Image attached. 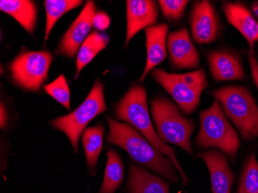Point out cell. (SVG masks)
<instances>
[{"label": "cell", "mask_w": 258, "mask_h": 193, "mask_svg": "<svg viewBox=\"0 0 258 193\" xmlns=\"http://www.w3.org/2000/svg\"><path fill=\"white\" fill-rule=\"evenodd\" d=\"M162 14L168 20H177L183 15L187 4V0H160L159 1Z\"/></svg>", "instance_id": "obj_25"}, {"label": "cell", "mask_w": 258, "mask_h": 193, "mask_svg": "<svg viewBox=\"0 0 258 193\" xmlns=\"http://www.w3.org/2000/svg\"><path fill=\"white\" fill-rule=\"evenodd\" d=\"M212 94L243 139L258 137V106L247 88L225 86L213 91Z\"/></svg>", "instance_id": "obj_3"}, {"label": "cell", "mask_w": 258, "mask_h": 193, "mask_svg": "<svg viewBox=\"0 0 258 193\" xmlns=\"http://www.w3.org/2000/svg\"><path fill=\"white\" fill-rule=\"evenodd\" d=\"M249 65L251 71L252 78L258 90V62L253 51H250L248 55Z\"/></svg>", "instance_id": "obj_27"}, {"label": "cell", "mask_w": 258, "mask_h": 193, "mask_svg": "<svg viewBox=\"0 0 258 193\" xmlns=\"http://www.w3.org/2000/svg\"><path fill=\"white\" fill-rule=\"evenodd\" d=\"M104 133V128L101 125L88 127L83 132L82 144L85 149L87 164L92 175L95 174L97 164L102 149Z\"/></svg>", "instance_id": "obj_20"}, {"label": "cell", "mask_w": 258, "mask_h": 193, "mask_svg": "<svg viewBox=\"0 0 258 193\" xmlns=\"http://www.w3.org/2000/svg\"><path fill=\"white\" fill-rule=\"evenodd\" d=\"M127 6V31L125 46L143 29L156 24L158 18L156 3L152 0H128Z\"/></svg>", "instance_id": "obj_12"}, {"label": "cell", "mask_w": 258, "mask_h": 193, "mask_svg": "<svg viewBox=\"0 0 258 193\" xmlns=\"http://www.w3.org/2000/svg\"><path fill=\"white\" fill-rule=\"evenodd\" d=\"M109 125L108 143L115 145L141 165L150 168L172 182H179L175 165L169 157L156 148L133 126L107 117Z\"/></svg>", "instance_id": "obj_1"}, {"label": "cell", "mask_w": 258, "mask_h": 193, "mask_svg": "<svg viewBox=\"0 0 258 193\" xmlns=\"http://www.w3.org/2000/svg\"><path fill=\"white\" fill-rule=\"evenodd\" d=\"M0 10L14 17L26 31L32 34L37 23V6L29 0H1Z\"/></svg>", "instance_id": "obj_18"}, {"label": "cell", "mask_w": 258, "mask_h": 193, "mask_svg": "<svg viewBox=\"0 0 258 193\" xmlns=\"http://www.w3.org/2000/svg\"><path fill=\"white\" fill-rule=\"evenodd\" d=\"M208 61L213 78L217 81H238L244 78V71L238 56L224 50L210 52Z\"/></svg>", "instance_id": "obj_15"}, {"label": "cell", "mask_w": 258, "mask_h": 193, "mask_svg": "<svg viewBox=\"0 0 258 193\" xmlns=\"http://www.w3.org/2000/svg\"><path fill=\"white\" fill-rule=\"evenodd\" d=\"M128 190L130 193H169V184L135 164L129 171Z\"/></svg>", "instance_id": "obj_17"}, {"label": "cell", "mask_w": 258, "mask_h": 193, "mask_svg": "<svg viewBox=\"0 0 258 193\" xmlns=\"http://www.w3.org/2000/svg\"><path fill=\"white\" fill-rule=\"evenodd\" d=\"M167 46L172 65L178 69H195L200 65V56L185 28L169 33Z\"/></svg>", "instance_id": "obj_11"}, {"label": "cell", "mask_w": 258, "mask_h": 193, "mask_svg": "<svg viewBox=\"0 0 258 193\" xmlns=\"http://www.w3.org/2000/svg\"><path fill=\"white\" fill-rule=\"evenodd\" d=\"M111 19L104 12H98L93 19V27L100 31H104L109 27Z\"/></svg>", "instance_id": "obj_26"}, {"label": "cell", "mask_w": 258, "mask_h": 193, "mask_svg": "<svg viewBox=\"0 0 258 193\" xmlns=\"http://www.w3.org/2000/svg\"><path fill=\"white\" fill-rule=\"evenodd\" d=\"M190 24L192 37L197 43H210L217 40L220 23L217 12L209 1L203 0L195 4Z\"/></svg>", "instance_id": "obj_10"}, {"label": "cell", "mask_w": 258, "mask_h": 193, "mask_svg": "<svg viewBox=\"0 0 258 193\" xmlns=\"http://www.w3.org/2000/svg\"><path fill=\"white\" fill-rule=\"evenodd\" d=\"M53 55L49 51H23L10 65L12 81L22 89L40 91L47 80Z\"/></svg>", "instance_id": "obj_8"}, {"label": "cell", "mask_w": 258, "mask_h": 193, "mask_svg": "<svg viewBox=\"0 0 258 193\" xmlns=\"http://www.w3.org/2000/svg\"><path fill=\"white\" fill-rule=\"evenodd\" d=\"M114 114L116 118L133 126L159 152L169 157L179 172L184 185L188 183L189 178L181 167L173 149L161 140L153 127L148 108L147 94L144 87L139 85L132 87L116 106Z\"/></svg>", "instance_id": "obj_2"}, {"label": "cell", "mask_w": 258, "mask_h": 193, "mask_svg": "<svg viewBox=\"0 0 258 193\" xmlns=\"http://www.w3.org/2000/svg\"><path fill=\"white\" fill-rule=\"evenodd\" d=\"M169 26L162 23L157 26H152L145 29L146 36V49L147 59L146 68L141 76L139 81L143 82L148 74L153 68L160 65L167 56L166 38H167Z\"/></svg>", "instance_id": "obj_14"}, {"label": "cell", "mask_w": 258, "mask_h": 193, "mask_svg": "<svg viewBox=\"0 0 258 193\" xmlns=\"http://www.w3.org/2000/svg\"><path fill=\"white\" fill-rule=\"evenodd\" d=\"M240 193H243V184L241 183V182H240Z\"/></svg>", "instance_id": "obj_30"}, {"label": "cell", "mask_w": 258, "mask_h": 193, "mask_svg": "<svg viewBox=\"0 0 258 193\" xmlns=\"http://www.w3.org/2000/svg\"><path fill=\"white\" fill-rule=\"evenodd\" d=\"M0 126L1 128H4L7 126V119H8V114H7L6 107H4V103L1 102V108H0Z\"/></svg>", "instance_id": "obj_28"}, {"label": "cell", "mask_w": 258, "mask_h": 193, "mask_svg": "<svg viewBox=\"0 0 258 193\" xmlns=\"http://www.w3.org/2000/svg\"><path fill=\"white\" fill-rule=\"evenodd\" d=\"M151 110L161 140L179 146L192 155L190 139L195 126L192 120L184 117L173 103L162 97L152 101Z\"/></svg>", "instance_id": "obj_5"}, {"label": "cell", "mask_w": 258, "mask_h": 193, "mask_svg": "<svg viewBox=\"0 0 258 193\" xmlns=\"http://www.w3.org/2000/svg\"><path fill=\"white\" fill-rule=\"evenodd\" d=\"M196 145L200 147L217 148L234 160L240 149V142L235 129L226 117L218 101L201 112V130Z\"/></svg>", "instance_id": "obj_4"}, {"label": "cell", "mask_w": 258, "mask_h": 193, "mask_svg": "<svg viewBox=\"0 0 258 193\" xmlns=\"http://www.w3.org/2000/svg\"><path fill=\"white\" fill-rule=\"evenodd\" d=\"M201 156L210 172L213 193H230L234 174L226 155L220 151L210 150L203 152Z\"/></svg>", "instance_id": "obj_13"}, {"label": "cell", "mask_w": 258, "mask_h": 193, "mask_svg": "<svg viewBox=\"0 0 258 193\" xmlns=\"http://www.w3.org/2000/svg\"><path fill=\"white\" fill-rule=\"evenodd\" d=\"M43 89L65 108L71 109V93L64 75H60L54 81L45 85Z\"/></svg>", "instance_id": "obj_23"}, {"label": "cell", "mask_w": 258, "mask_h": 193, "mask_svg": "<svg viewBox=\"0 0 258 193\" xmlns=\"http://www.w3.org/2000/svg\"><path fill=\"white\" fill-rule=\"evenodd\" d=\"M109 43V37L106 33L92 32L81 45L77 56L76 78L81 71L92 61L94 58L107 47Z\"/></svg>", "instance_id": "obj_19"}, {"label": "cell", "mask_w": 258, "mask_h": 193, "mask_svg": "<svg viewBox=\"0 0 258 193\" xmlns=\"http://www.w3.org/2000/svg\"><path fill=\"white\" fill-rule=\"evenodd\" d=\"M106 110L104 86L100 80L97 79L86 99L76 110L68 115L53 119L50 124L68 136L77 153L80 137L85 132L87 125Z\"/></svg>", "instance_id": "obj_7"}, {"label": "cell", "mask_w": 258, "mask_h": 193, "mask_svg": "<svg viewBox=\"0 0 258 193\" xmlns=\"http://www.w3.org/2000/svg\"><path fill=\"white\" fill-rule=\"evenodd\" d=\"M253 13H254L255 15L258 16V4H255L253 6Z\"/></svg>", "instance_id": "obj_29"}, {"label": "cell", "mask_w": 258, "mask_h": 193, "mask_svg": "<svg viewBox=\"0 0 258 193\" xmlns=\"http://www.w3.org/2000/svg\"><path fill=\"white\" fill-rule=\"evenodd\" d=\"M96 14L94 1H88L81 14L67 30L56 48V53L74 58L78 53L93 27V19Z\"/></svg>", "instance_id": "obj_9"}, {"label": "cell", "mask_w": 258, "mask_h": 193, "mask_svg": "<svg viewBox=\"0 0 258 193\" xmlns=\"http://www.w3.org/2000/svg\"><path fill=\"white\" fill-rule=\"evenodd\" d=\"M152 76L170 94L181 111L186 114H191L197 109L201 94L208 85L204 69L182 75L156 69Z\"/></svg>", "instance_id": "obj_6"}, {"label": "cell", "mask_w": 258, "mask_h": 193, "mask_svg": "<svg viewBox=\"0 0 258 193\" xmlns=\"http://www.w3.org/2000/svg\"><path fill=\"white\" fill-rule=\"evenodd\" d=\"M227 21L235 27L253 47L258 41V23L250 10L240 4L226 3L223 7Z\"/></svg>", "instance_id": "obj_16"}, {"label": "cell", "mask_w": 258, "mask_h": 193, "mask_svg": "<svg viewBox=\"0 0 258 193\" xmlns=\"http://www.w3.org/2000/svg\"><path fill=\"white\" fill-rule=\"evenodd\" d=\"M83 4L79 0H46L44 2L46 10V22L45 28V41H47L50 32L56 22L65 14Z\"/></svg>", "instance_id": "obj_22"}, {"label": "cell", "mask_w": 258, "mask_h": 193, "mask_svg": "<svg viewBox=\"0 0 258 193\" xmlns=\"http://www.w3.org/2000/svg\"><path fill=\"white\" fill-rule=\"evenodd\" d=\"M240 182L243 184V193H258V163L254 153L245 164Z\"/></svg>", "instance_id": "obj_24"}, {"label": "cell", "mask_w": 258, "mask_h": 193, "mask_svg": "<svg viewBox=\"0 0 258 193\" xmlns=\"http://www.w3.org/2000/svg\"><path fill=\"white\" fill-rule=\"evenodd\" d=\"M107 155L108 162L99 193H114L124 178V165L119 155L114 150H109Z\"/></svg>", "instance_id": "obj_21"}]
</instances>
